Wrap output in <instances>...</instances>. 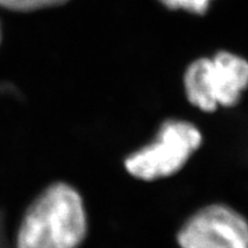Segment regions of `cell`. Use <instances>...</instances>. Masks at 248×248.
Here are the masks:
<instances>
[{
    "label": "cell",
    "instance_id": "obj_3",
    "mask_svg": "<svg viewBox=\"0 0 248 248\" xmlns=\"http://www.w3.org/2000/svg\"><path fill=\"white\" fill-rule=\"evenodd\" d=\"M202 144L200 130L190 122L170 120L164 122L156 139L130 154L124 161L126 171L145 182L175 175Z\"/></svg>",
    "mask_w": 248,
    "mask_h": 248
},
{
    "label": "cell",
    "instance_id": "obj_2",
    "mask_svg": "<svg viewBox=\"0 0 248 248\" xmlns=\"http://www.w3.org/2000/svg\"><path fill=\"white\" fill-rule=\"evenodd\" d=\"M186 97L203 111L232 107L248 86V62L229 52L193 62L184 76Z\"/></svg>",
    "mask_w": 248,
    "mask_h": 248
},
{
    "label": "cell",
    "instance_id": "obj_5",
    "mask_svg": "<svg viewBox=\"0 0 248 248\" xmlns=\"http://www.w3.org/2000/svg\"><path fill=\"white\" fill-rule=\"evenodd\" d=\"M67 0H0V6L17 12H29L52 7L66 2Z\"/></svg>",
    "mask_w": 248,
    "mask_h": 248
},
{
    "label": "cell",
    "instance_id": "obj_6",
    "mask_svg": "<svg viewBox=\"0 0 248 248\" xmlns=\"http://www.w3.org/2000/svg\"><path fill=\"white\" fill-rule=\"evenodd\" d=\"M167 7L172 9H185L192 13L203 14L208 9L210 0H160Z\"/></svg>",
    "mask_w": 248,
    "mask_h": 248
},
{
    "label": "cell",
    "instance_id": "obj_1",
    "mask_svg": "<svg viewBox=\"0 0 248 248\" xmlns=\"http://www.w3.org/2000/svg\"><path fill=\"white\" fill-rule=\"evenodd\" d=\"M88 232L82 197L73 186L54 183L30 204L18 229L17 248H78Z\"/></svg>",
    "mask_w": 248,
    "mask_h": 248
},
{
    "label": "cell",
    "instance_id": "obj_4",
    "mask_svg": "<svg viewBox=\"0 0 248 248\" xmlns=\"http://www.w3.org/2000/svg\"><path fill=\"white\" fill-rule=\"evenodd\" d=\"M181 248H248V221L226 204L203 207L177 233Z\"/></svg>",
    "mask_w": 248,
    "mask_h": 248
}]
</instances>
